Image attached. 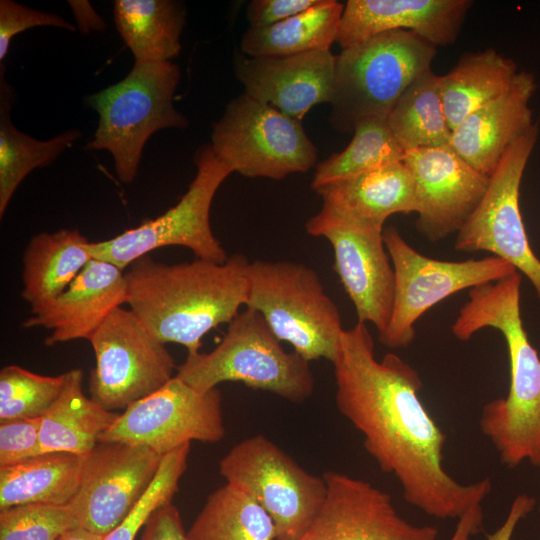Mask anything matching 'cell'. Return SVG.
Instances as JSON below:
<instances>
[{"label":"cell","mask_w":540,"mask_h":540,"mask_svg":"<svg viewBox=\"0 0 540 540\" xmlns=\"http://www.w3.org/2000/svg\"><path fill=\"white\" fill-rule=\"evenodd\" d=\"M348 146L316 166L313 190L382 166L402 161L404 151L394 138L387 118L372 117L356 124Z\"/></svg>","instance_id":"d6a6232c"},{"label":"cell","mask_w":540,"mask_h":540,"mask_svg":"<svg viewBox=\"0 0 540 540\" xmlns=\"http://www.w3.org/2000/svg\"><path fill=\"white\" fill-rule=\"evenodd\" d=\"M536 88L534 74L519 71L504 93L472 112L452 131L449 146L490 177L507 149L535 124L530 101Z\"/></svg>","instance_id":"7402d4cb"},{"label":"cell","mask_w":540,"mask_h":540,"mask_svg":"<svg viewBox=\"0 0 540 540\" xmlns=\"http://www.w3.org/2000/svg\"><path fill=\"white\" fill-rule=\"evenodd\" d=\"M518 72L513 59L493 48L463 54L449 72L439 76L451 131L472 112L504 93Z\"/></svg>","instance_id":"4316f807"},{"label":"cell","mask_w":540,"mask_h":540,"mask_svg":"<svg viewBox=\"0 0 540 540\" xmlns=\"http://www.w3.org/2000/svg\"><path fill=\"white\" fill-rule=\"evenodd\" d=\"M64 375L61 392L41 417V453L86 455L99 443L101 435L118 414L103 408L84 394L80 369H71Z\"/></svg>","instance_id":"d4e9b609"},{"label":"cell","mask_w":540,"mask_h":540,"mask_svg":"<svg viewBox=\"0 0 540 540\" xmlns=\"http://www.w3.org/2000/svg\"><path fill=\"white\" fill-rule=\"evenodd\" d=\"M175 375L200 392L240 382L293 403L307 400L315 387L310 362L294 350L285 351L262 315L251 308L234 317L212 351L187 354Z\"/></svg>","instance_id":"277c9868"},{"label":"cell","mask_w":540,"mask_h":540,"mask_svg":"<svg viewBox=\"0 0 540 540\" xmlns=\"http://www.w3.org/2000/svg\"><path fill=\"white\" fill-rule=\"evenodd\" d=\"M308 234L326 238L334 251V270L352 301L358 322L382 333L391 318L394 269L383 230L343 218L322 206L305 224Z\"/></svg>","instance_id":"9a60e30c"},{"label":"cell","mask_w":540,"mask_h":540,"mask_svg":"<svg viewBox=\"0 0 540 540\" xmlns=\"http://www.w3.org/2000/svg\"><path fill=\"white\" fill-rule=\"evenodd\" d=\"M74 17L77 22V28L82 33H88L91 30H103L105 28L104 20L97 14L88 1L70 0L68 1Z\"/></svg>","instance_id":"b9f144b4"},{"label":"cell","mask_w":540,"mask_h":540,"mask_svg":"<svg viewBox=\"0 0 540 540\" xmlns=\"http://www.w3.org/2000/svg\"><path fill=\"white\" fill-rule=\"evenodd\" d=\"M180 77V69L172 61L135 62L124 79L86 98L99 116L86 148L110 152L121 182L134 181L152 134L189 125L174 106Z\"/></svg>","instance_id":"8992f818"},{"label":"cell","mask_w":540,"mask_h":540,"mask_svg":"<svg viewBox=\"0 0 540 540\" xmlns=\"http://www.w3.org/2000/svg\"><path fill=\"white\" fill-rule=\"evenodd\" d=\"M90 242L78 229L33 236L23 254L21 297L31 309L53 300L93 259Z\"/></svg>","instance_id":"cb8c5ba5"},{"label":"cell","mask_w":540,"mask_h":540,"mask_svg":"<svg viewBox=\"0 0 540 540\" xmlns=\"http://www.w3.org/2000/svg\"><path fill=\"white\" fill-rule=\"evenodd\" d=\"M103 537L81 527H76L65 532L58 540H102Z\"/></svg>","instance_id":"ee69618b"},{"label":"cell","mask_w":540,"mask_h":540,"mask_svg":"<svg viewBox=\"0 0 540 540\" xmlns=\"http://www.w3.org/2000/svg\"><path fill=\"white\" fill-rule=\"evenodd\" d=\"M163 457L142 445L99 442L86 454L68 504L78 526L100 536L114 529L146 492Z\"/></svg>","instance_id":"2e32d148"},{"label":"cell","mask_w":540,"mask_h":540,"mask_svg":"<svg viewBox=\"0 0 540 540\" xmlns=\"http://www.w3.org/2000/svg\"><path fill=\"white\" fill-rule=\"evenodd\" d=\"M219 472L226 483L246 492L270 515L275 540H298L327 495L323 476L307 472L264 435L235 444L220 460Z\"/></svg>","instance_id":"30bf717a"},{"label":"cell","mask_w":540,"mask_h":540,"mask_svg":"<svg viewBox=\"0 0 540 540\" xmlns=\"http://www.w3.org/2000/svg\"><path fill=\"white\" fill-rule=\"evenodd\" d=\"M538 511L540 512V496H539V503H538Z\"/></svg>","instance_id":"f6af8a7d"},{"label":"cell","mask_w":540,"mask_h":540,"mask_svg":"<svg viewBox=\"0 0 540 540\" xmlns=\"http://www.w3.org/2000/svg\"><path fill=\"white\" fill-rule=\"evenodd\" d=\"M403 162L415 183L418 231L432 242L457 234L481 202L490 177L449 145L408 151Z\"/></svg>","instance_id":"ac0fdd59"},{"label":"cell","mask_w":540,"mask_h":540,"mask_svg":"<svg viewBox=\"0 0 540 540\" xmlns=\"http://www.w3.org/2000/svg\"><path fill=\"white\" fill-rule=\"evenodd\" d=\"M137 540H189L178 508L169 502L158 508Z\"/></svg>","instance_id":"ab89813d"},{"label":"cell","mask_w":540,"mask_h":540,"mask_svg":"<svg viewBox=\"0 0 540 540\" xmlns=\"http://www.w3.org/2000/svg\"><path fill=\"white\" fill-rule=\"evenodd\" d=\"M53 26L68 31L77 28L63 17L29 8L12 0L0 1V63H3L12 39L19 33L36 27Z\"/></svg>","instance_id":"8d00e7d4"},{"label":"cell","mask_w":540,"mask_h":540,"mask_svg":"<svg viewBox=\"0 0 540 540\" xmlns=\"http://www.w3.org/2000/svg\"><path fill=\"white\" fill-rule=\"evenodd\" d=\"M383 239L394 269L395 292L390 321L378 339L391 349L406 348L414 341L416 322L435 304L517 272L493 255L464 261L429 258L408 244L394 226L384 228Z\"/></svg>","instance_id":"8fae6325"},{"label":"cell","mask_w":540,"mask_h":540,"mask_svg":"<svg viewBox=\"0 0 540 540\" xmlns=\"http://www.w3.org/2000/svg\"><path fill=\"white\" fill-rule=\"evenodd\" d=\"M536 500L527 495H517L511 503L509 512L502 525L494 532L486 535L487 540H511L519 522L535 507Z\"/></svg>","instance_id":"60d3db41"},{"label":"cell","mask_w":540,"mask_h":540,"mask_svg":"<svg viewBox=\"0 0 540 540\" xmlns=\"http://www.w3.org/2000/svg\"><path fill=\"white\" fill-rule=\"evenodd\" d=\"M194 162L195 177L174 206L111 239L90 242L93 258L125 271L152 250L182 246L197 259L224 263L229 256L212 231L210 209L218 188L232 172L216 158L210 144L196 150Z\"/></svg>","instance_id":"9c48e42d"},{"label":"cell","mask_w":540,"mask_h":540,"mask_svg":"<svg viewBox=\"0 0 540 540\" xmlns=\"http://www.w3.org/2000/svg\"><path fill=\"white\" fill-rule=\"evenodd\" d=\"M477 533V524L472 519L461 518L458 520L456 530L450 540H470Z\"/></svg>","instance_id":"7bdbcfd3"},{"label":"cell","mask_w":540,"mask_h":540,"mask_svg":"<svg viewBox=\"0 0 540 540\" xmlns=\"http://www.w3.org/2000/svg\"><path fill=\"white\" fill-rule=\"evenodd\" d=\"M332 364L339 412L362 434L379 468L395 476L408 504L447 520L482 503L489 478L462 484L443 466L446 435L419 397L423 382L415 368L395 353L378 360L361 322L344 329Z\"/></svg>","instance_id":"6da1fadb"},{"label":"cell","mask_w":540,"mask_h":540,"mask_svg":"<svg viewBox=\"0 0 540 540\" xmlns=\"http://www.w3.org/2000/svg\"><path fill=\"white\" fill-rule=\"evenodd\" d=\"M114 22L135 62H169L181 51L186 7L175 0H116Z\"/></svg>","instance_id":"83f0119b"},{"label":"cell","mask_w":540,"mask_h":540,"mask_svg":"<svg viewBox=\"0 0 540 540\" xmlns=\"http://www.w3.org/2000/svg\"><path fill=\"white\" fill-rule=\"evenodd\" d=\"M245 307L259 312L277 338L305 360H336L341 316L311 267L286 260L250 262Z\"/></svg>","instance_id":"52a82bcc"},{"label":"cell","mask_w":540,"mask_h":540,"mask_svg":"<svg viewBox=\"0 0 540 540\" xmlns=\"http://www.w3.org/2000/svg\"><path fill=\"white\" fill-rule=\"evenodd\" d=\"M187 536L189 540H274L276 529L261 505L226 483L208 496Z\"/></svg>","instance_id":"1f68e13d"},{"label":"cell","mask_w":540,"mask_h":540,"mask_svg":"<svg viewBox=\"0 0 540 540\" xmlns=\"http://www.w3.org/2000/svg\"><path fill=\"white\" fill-rule=\"evenodd\" d=\"M190 444L164 455L158 472L129 514L102 540H137L152 514L172 502L179 481L187 468Z\"/></svg>","instance_id":"e575fe53"},{"label":"cell","mask_w":540,"mask_h":540,"mask_svg":"<svg viewBox=\"0 0 540 540\" xmlns=\"http://www.w3.org/2000/svg\"><path fill=\"white\" fill-rule=\"evenodd\" d=\"M14 91L0 63V217L18 186L35 168L51 164L81 136L78 129L65 130L49 140H38L19 131L11 121Z\"/></svg>","instance_id":"f546056e"},{"label":"cell","mask_w":540,"mask_h":540,"mask_svg":"<svg viewBox=\"0 0 540 540\" xmlns=\"http://www.w3.org/2000/svg\"><path fill=\"white\" fill-rule=\"evenodd\" d=\"M249 263L239 253L224 263L195 258L172 265L145 255L125 270L126 304L160 341L193 354L204 335L245 306Z\"/></svg>","instance_id":"3957f363"},{"label":"cell","mask_w":540,"mask_h":540,"mask_svg":"<svg viewBox=\"0 0 540 540\" xmlns=\"http://www.w3.org/2000/svg\"><path fill=\"white\" fill-rule=\"evenodd\" d=\"M519 272L501 280L469 289L451 329L460 341H468L484 328L498 330L505 339L510 386L506 397L487 402L479 426L512 469L524 461L540 467V357L524 329Z\"/></svg>","instance_id":"7a4b0ae2"},{"label":"cell","mask_w":540,"mask_h":540,"mask_svg":"<svg viewBox=\"0 0 540 540\" xmlns=\"http://www.w3.org/2000/svg\"><path fill=\"white\" fill-rule=\"evenodd\" d=\"M336 55L316 50L250 57L235 52L233 69L248 96L302 121L315 105L331 102Z\"/></svg>","instance_id":"d6986e66"},{"label":"cell","mask_w":540,"mask_h":540,"mask_svg":"<svg viewBox=\"0 0 540 540\" xmlns=\"http://www.w3.org/2000/svg\"><path fill=\"white\" fill-rule=\"evenodd\" d=\"M538 135L534 124L504 153L481 202L456 234L454 248L470 253L486 251L507 261L530 281L540 301V259L530 246L519 201L524 171Z\"/></svg>","instance_id":"4fadbf2b"},{"label":"cell","mask_w":540,"mask_h":540,"mask_svg":"<svg viewBox=\"0 0 540 540\" xmlns=\"http://www.w3.org/2000/svg\"><path fill=\"white\" fill-rule=\"evenodd\" d=\"M85 457L43 452L0 467V511L26 504L68 505L79 488Z\"/></svg>","instance_id":"484cf974"},{"label":"cell","mask_w":540,"mask_h":540,"mask_svg":"<svg viewBox=\"0 0 540 540\" xmlns=\"http://www.w3.org/2000/svg\"><path fill=\"white\" fill-rule=\"evenodd\" d=\"M88 341L95 354L90 398L109 411L125 410L175 376L166 344L131 309L114 310Z\"/></svg>","instance_id":"7c38bea8"},{"label":"cell","mask_w":540,"mask_h":540,"mask_svg":"<svg viewBox=\"0 0 540 540\" xmlns=\"http://www.w3.org/2000/svg\"><path fill=\"white\" fill-rule=\"evenodd\" d=\"M224 436L219 389L200 392L175 375L118 414L99 442L142 445L164 456L192 441L216 443Z\"/></svg>","instance_id":"5bb4252c"},{"label":"cell","mask_w":540,"mask_h":540,"mask_svg":"<svg viewBox=\"0 0 540 540\" xmlns=\"http://www.w3.org/2000/svg\"><path fill=\"white\" fill-rule=\"evenodd\" d=\"M314 191L339 216L381 229L389 216L417 210L414 179L403 160Z\"/></svg>","instance_id":"603a6c76"},{"label":"cell","mask_w":540,"mask_h":540,"mask_svg":"<svg viewBox=\"0 0 540 540\" xmlns=\"http://www.w3.org/2000/svg\"><path fill=\"white\" fill-rule=\"evenodd\" d=\"M64 373L46 376L17 365L0 371V421L41 418L58 397Z\"/></svg>","instance_id":"836d02e7"},{"label":"cell","mask_w":540,"mask_h":540,"mask_svg":"<svg viewBox=\"0 0 540 540\" xmlns=\"http://www.w3.org/2000/svg\"><path fill=\"white\" fill-rule=\"evenodd\" d=\"M323 478L325 501L298 540H437L434 526L407 521L392 496L370 482L336 471Z\"/></svg>","instance_id":"e0dca14e"},{"label":"cell","mask_w":540,"mask_h":540,"mask_svg":"<svg viewBox=\"0 0 540 540\" xmlns=\"http://www.w3.org/2000/svg\"><path fill=\"white\" fill-rule=\"evenodd\" d=\"M344 4L318 0L307 10L266 27H249L240 51L250 57L288 56L330 50L337 42Z\"/></svg>","instance_id":"f1b7e54d"},{"label":"cell","mask_w":540,"mask_h":540,"mask_svg":"<svg viewBox=\"0 0 540 540\" xmlns=\"http://www.w3.org/2000/svg\"><path fill=\"white\" fill-rule=\"evenodd\" d=\"M473 1L348 0L337 43L342 49L393 30H408L434 46L455 43Z\"/></svg>","instance_id":"44dd1931"},{"label":"cell","mask_w":540,"mask_h":540,"mask_svg":"<svg viewBox=\"0 0 540 540\" xmlns=\"http://www.w3.org/2000/svg\"><path fill=\"white\" fill-rule=\"evenodd\" d=\"M40 423L41 418L0 421V467L41 453Z\"/></svg>","instance_id":"74e56055"},{"label":"cell","mask_w":540,"mask_h":540,"mask_svg":"<svg viewBox=\"0 0 540 540\" xmlns=\"http://www.w3.org/2000/svg\"><path fill=\"white\" fill-rule=\"evenodd\" d=\"M210 146L232 173L249 178L305 173L318 155L302 121L245 93L230 100L212 124Z\"/></svg>","instance_id":"ba28073f"},{"label":"cell","mask_w":540,"mask_h":540,"mask_svg":"<svg viewBox=\"0 0 540 540\" xmlns=\"http://www.w3.org/2000/svg\"><path fill=\"white\" fill-rule=\"evenodd\" d=\"M387 122L404 153L449 145L448 125L439 88L432 70L418 77L400 96Z\"/></svg>","instance_id":"4dcf8cb0"},{"label":"cell","mask_w":540,"mask_h":540,"mask_svg":"<svg viewBox=\"0 0 540 540\" xmlns=\"http://www.w3.org/2000/svg\"><path fill=\"white\" fill-rule=\"evenodd\" d=\"M127 301L125 271L93 258L72 283L53 300L31 309L24 328L51 330L47 346L87 339L107 317Z\"/></svg>","instance_id":"ffe728a7"},{"label":"cell","mask_w":540,"mask_h":540,"mask_svg":"<svg viewBox=\"0 0 540 540\" xmlns=\"http://www.w3.org/2000/svg\"><path fill=\"white\" fill-rule=\"evenodd\" d=\"M318 0H253L246 8L249 27H266L295 16Z\"/></svg>","instance_id":"f35d334b"},{"label":"cell","mask_w":540,"mask_h":540,"mask_svg":"<svg viewBox=\"0 0 540 540\" xmlns=\"http://www.w3.org/2000/svg\"><path fill=\"white\" fill-rule=\"evenodd\" d=\"M436 46L408 30H393L336 55L329 122L340 133L360 121L387 118L403 92L431 69Z\"/></svg>","instance_id":"5b68a950"},{"label":"cell","mask_w":540,"mask_h":540,"mask_svg":"<svg viewBox=\"0 0 540 540\" xmlns=\"http://www.w3.org/2000/svg\"><path fill=\"white\" fill-rule=\"evenodd\" d=\"M76 527L69 505L26 504L0 511V540H58Z\"/></svg>","instance_id":"d590c367"}]
</instances>
